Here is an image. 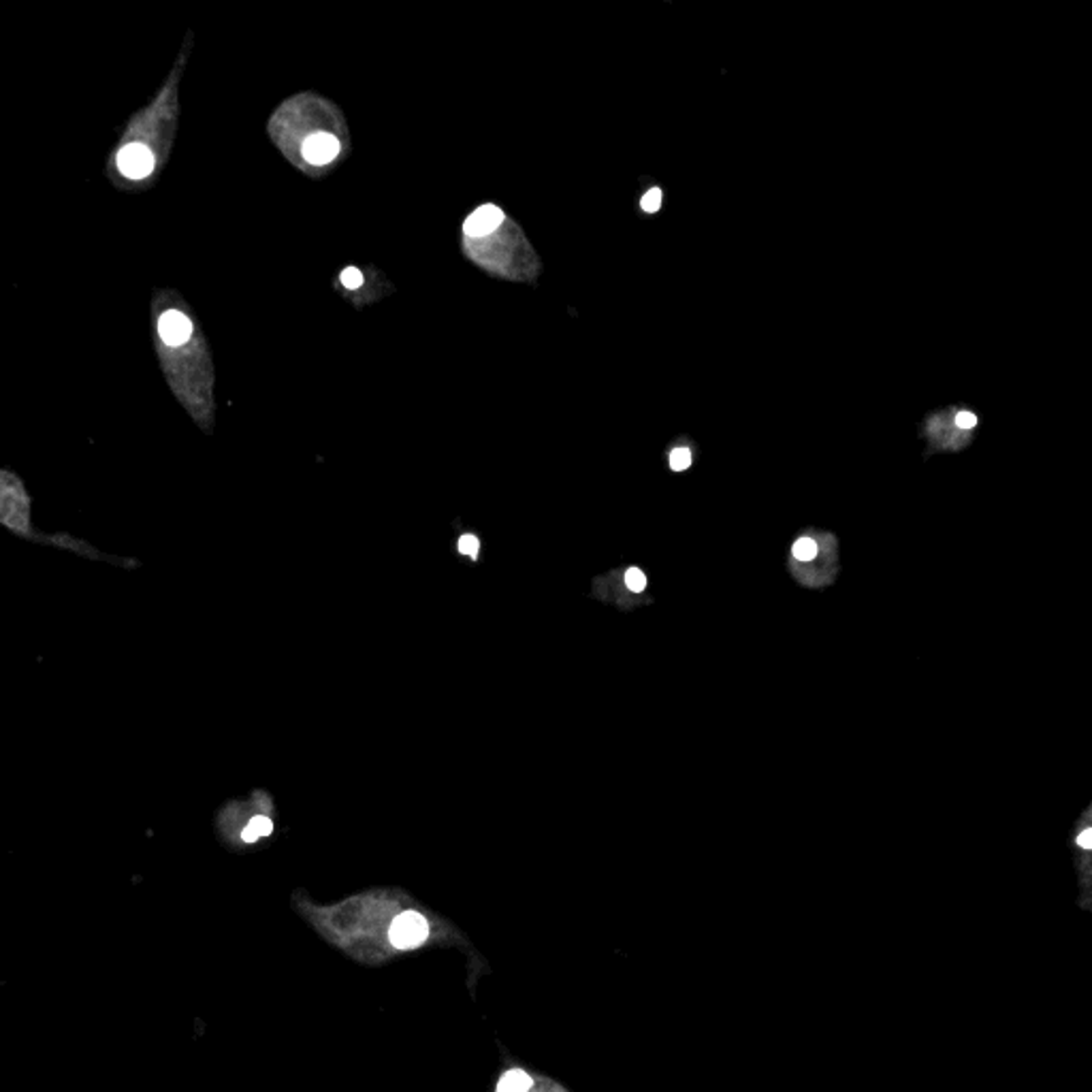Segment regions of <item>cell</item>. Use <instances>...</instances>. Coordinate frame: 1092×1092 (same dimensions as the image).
I'll return each mask as SVG.
<instances>
[{
    "label": "cell",
    "mask_w": 1092,
    "mask_h": 1092,
    "mask_svg": "<svg viewBox=\"0 0 1092 1092\" xmlns=\"http://www.w3.org/2000/svg\"><path fill=\"white\" fill-rule=\"evenodd\" d=\"M670 469L673 472H685V469L692 465V450L685 449V446H679L670 452Z\"/></svg>",
    "instance_id": "obj_11"
},
{
    "label": "cell",
    "mask_w": 1092,
    "mask_h": 1092,
    "mask_svg": "<svg viewBox=\"0 0 1092 1092\" xmlns=\"http://www.w3.org/2000/svg\"><path fill=\"white\" fill-rule=\"evenodd\" d=\"M301 152H303L305 161L321 167V164L331 163L333 158L340 154V144H337L335 137L329 135V132H318V135H312L305 139L303 150H301Z\"/></svg>",
    "instance_id": "obj_6"
},
{
    "label": "cell",
    "mask_w": 1092,
    "mask_h": 1092,
    "mask_svg": "<svg viewBox=\"0 0 1092 1092\" xmlns=\"http://www.w3.org/2000/svg\"><path fill=\"white\" fill-rule=\"evenodd\" d=\"M427 932L429 926L425 922L423 916L418 913L408 911V913H401L399 917H395L391 924V943L399 949H412L418 948L425 939H427Z\"/></svg>",
    "instance_id": "obj_4"
},
{
    "label": "cell",
    "mask_w": 1092,
    "mask_h": 1092,
    "mask_svg": "<svg viewBox=\"0 0 1092 1092\" xmlns=\"http://www.w3.org/2000/svg\"><path fill=\"white\" fill-rule=\"evenodd\" d=\"M625 584H628L629 591L634 593H642L647 589V577L641 568H629L625 572Z\"/></svg>",
    "instance_id": "obj_12"
},
{
    "label": "cell",
    "mask_w": 1092,
    "mask_h": 1092,
    "mask_svg": "<svg viewBox=\"0 0 1092 1092\" xmlns=\"http://www.w3.org/2000/svg\"><path fill=\"white\" fill-rule=\"evenodd\" d=\"M342 284H344L346 289H350V291L359 289V286L363 284V273H361L359 269H354V267L344 269V273H342Z\"/></svg>",
    "instance_id": "obj_14"
},
{
    "label": "cell",
    "mask_w": 1092,
    "mask_h": 1092,
    "mask_svg": "<svg viewBox=\"0 0 1092 1092\" xmlns=\"http://www.w3.org/2000/svg\"><path fill=\"white\" fill-rule=\"evenodd\" d=\"M532 1089V1077L523 1071H510L501 1077L497 1092H527Z\"/></svg>",
    "instance_id": "obj_9"
},
{
    "label": "cell",
    "mask_w": 1092,
    "mask_h": 1092,
    "mask_svg": "<svg viewBox=\"0 0 1092 1092\" xmlns=\"http://www.w3.org/2000/svg\"><path fill=\"white\" fill-rule=\"evenodd\" d=\"M975 425H977V417L973 412H967V410H964V412L956 414V427L964 429V431H967V429H973Z\"/></svg>",
    "instance_id": "obj_16"
},
{
    "label": "cell",
    "mask_w": 1092,
    "mask_h": 1092,
    "mask_svg": "<svg viewBox=\"0 0 1092 1092\" xmlns=\"http://www.w3.org/2000/svg\"><path fill=\"white\" fill-rule=\"evenodd\" d=\"M158 333H161L164 344L180 346L184 342H188L190 333H193V324H190L184 314L177 312V310H167L161 316V321H158Z\"/></svg>",
    "instance_id": "obj_7"
},
{
    "label": "cell",
    "mask_w": 1092,
    "mask_h": 1092,
    "mask_svg": "<svg viewBox=\"0 0 1092 1092\" xmlns=\"http://www.w3.org/2000/svg\"><path fill=\"white\" fill-rule=\"evenodd\" d=\"M0 525L16 533L22 540L35 542V545L67 548L75 555L86 557L93 561H109L113 565L122 568H139L137 559H126V557H113L107 552H100L90 542L81 538L71 536V533H45L33 525V500L26 491L24 482L16 474L0 472Z\"/></svg>",
    "instance_id": "obj_1"
},
{
    "label": "cell",
    "mask_w": 1092,
    "mask_h": 1092,
    "mask_svg": "<svg viewBox=\"0 0 1092 1092\" xmlns=\"http://www.w3.org/2000/svg\"><path fill=\"white\" fill-rule=\"evenodd\" d=\"M641 205H642L644 212H648V214L657 212V209L661 208V190H660V188H651V190H648V193L642 196Z\"/></svg>",
    "instance_id": "obj_13"
},
{
    "label": "cell",
    "mask_w": 1092,
    "mask_h": 1092,
    "mask_svg": "<svg viewBox=\"0 0 1092 1092\" xmlns=\"http://www.w3.org/2000/svg\"><path fill=\"white\" fill-rule=\"evenodd\" d=\"M271 828H273L271 820L259 815V817H254L248 826H246V830L241 833V839H244L246 843H254V840H259L260 836H267L269 833H271Z\"/></svg>",
    "instance_id": "obj_10"
},
{
    "label": "cell",
    "mask_w": 1092,
    "mask_h": 1092,
    "mask_svg": "<svg viewBox=\"0 0 1092 1092\" xmlns=\"http://www.w3.org/2000/svg\"><path fill=\"white\" fill-rule=\"evenodd\" d=\"M118 167H120L122 176L131 177V180H141V177L150 176V171L154 169V154L145 145L129 144L118 152Z\"/></svg>",
    "instance_id": "obj_5"
},
{
    "label": "cell",
    "mask_w": 1092,
    "mask_h": 1092,
    "mask_svg": "<svg viewBox=\"0 0 1092 1092\" xmlns=\"http://www.w3.org/2000/svg\"><path fill=\"white\" fill-rule=\"evenodd\" d=\"M839 542L833 533L826 532H804L794 540L792 551H789V570L798 583L807 587H826L834 583L820 565L839 572Z\"/></svg>",
    "instance_id": "obj_2"
},
{
    "label": "cell",
    "mask_w": 1092,
    "mask_h": 1092,
    "mask_svg": "<svg viewBox=\"0 0 1092 1092\" xmlns=\"http://www.w3.org/2000/svg\"><path fill=\"white\" fill-rule=\"evenodd\" d=\"M459 551L463 552V555H468V557H472V559H476V557H478V538L469 536V533H468V536L461 538V540H459Z\"/></svg>",
    "instance_id": "obj_15"
},
{
    "label": "cell",
    "mask_w": 1092,
    "mask_h": 1092,
    "mask_svg": "<svg viewBox=\"0 0 1092 1092\" xmlns=\"http://www.w3.org/2000/svg\"><path fill=\"white\" fill-rule=\"evenodd\" d=\"M504 222V212L495 205H482L465 220L463 231L468 237H484Z\"/></svg>",
    "instance_id": "obj_8"
},
{
    "label": "cell",
    "mask_w": 1092,
    "mask_h": 1092,
    "mask_svg": "<svg viewBox=\"0 0 1092 1092\" xmlns=\"http://www.w3.org/2000/svg\"><path fill=\"white\" fill-rule=\"evenodd\" d=\"M1092 826H1090V808L1082 815L1077 830L1073 833V860H1076L1077 879H1080V898L1077 904L1084 911L1092 909Z\"/></svg>",
    "instance_id": "obj_3"
}]
</instances>
